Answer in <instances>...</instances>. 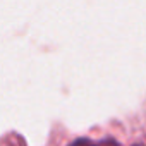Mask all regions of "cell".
I'll use <instances>...</instances> for the list:
<instances>
[{
	"instance_id": "1",
	"label": "cell",
	"mask_w": 146,
	"mask_h": 146,
	"mask_svg": "<svg viewBox=\"0 0 146 146\" xmlns=\"http://www.w3.org/2000/svg\"><path fill=\"white\" fill-rule=\"evenodd\" d=\"M81 146H96V144H93V143H81Z\"/></svg>"
}]
</instances>
